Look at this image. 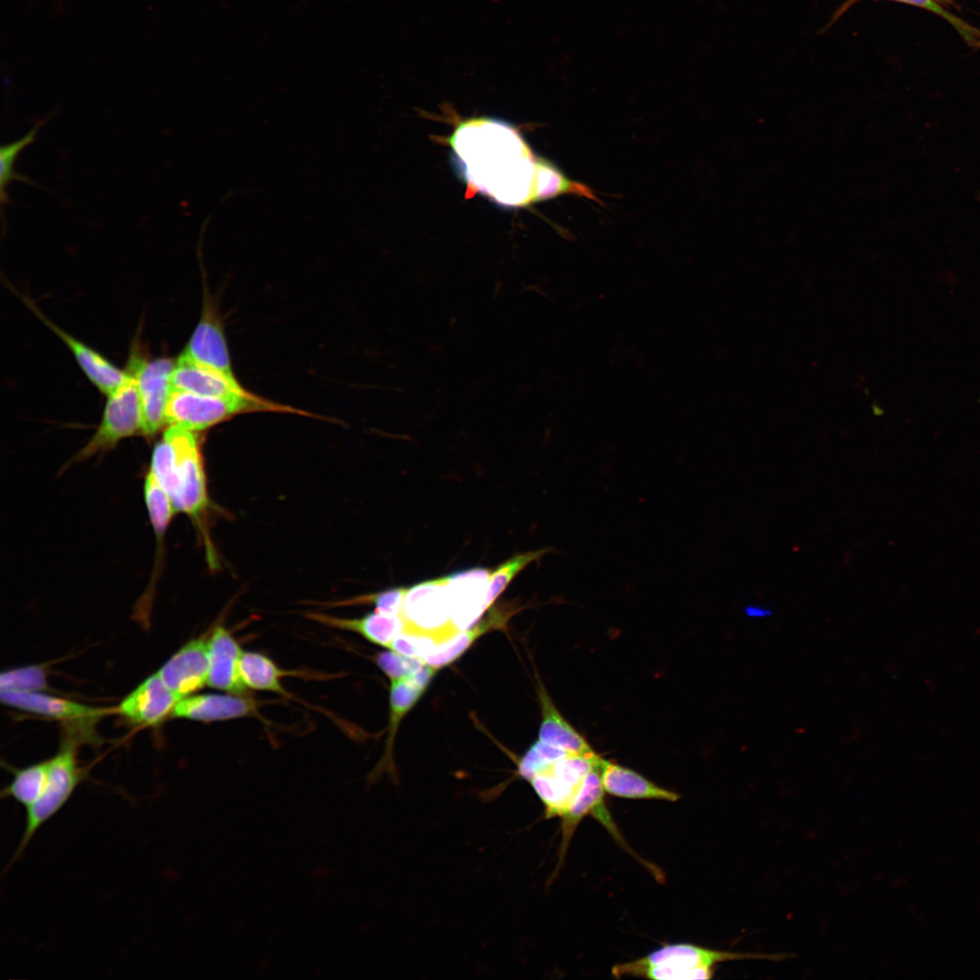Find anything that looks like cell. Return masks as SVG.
I'll list each match as a JSON object with an SVG mask.
<instances>
[{"label": "cell", "mask_w": 980, "mask_h": 980, "mask_svg": "<svg viewBox=\"0 0 980 980\" xmlns=\"http://www.w3.org/2000/svg\"><path fill=\"white\" fill-rule=\"evenodd\" d=\"M438 644L439 642L433 636L402 632L390 642L387 648L421 660L433 652Z\"/></svg>", "instance_id": "obj_32"}, {"label": "cell", "mask_w": 980, "mask_h": 980, "mask_svg": "<svg viewBox=\"0 0 980 980\" xmlns=\"http://www.w3.org/2000/svg\"><path fill=\"white\" fill-rule=\"evenodd\" d=\"M553 548L545 547L534 551L515 554L509 558L490 573L488 591L486 595L487 610L493 605L497 597L504 592L513 579L527 565L542 558Z\"/></svg>", "instance_id": "obj_26"}, {"label": "cell", "mask_w": 980, "mask_h": 980, "mask_svg": "<svg viewBox=\"0 0 980 980\" xmlns=\"http://www.w3.org/2000/svg\"><path fill=\"white\" fill-rule=\"evenodd\" d=\"M196 432L169 426L155 445L150 471L176 513L199 520L210 506L203 460Z\"/></svg>", "instance_id": "obj_2"}, {"label": "cell", "mask_w": 980, "mask_h": 980, "mask_svg": "<svg viewBox=\"0 0 980 980\" xmlns=\"http://www.w3.org/2000/svg\"><path fill=\"white\" fill-rule=\"evenodd\" d=\"M399 616L404 622L403 632L430 635L439 643L457 633L451 620L447 577L407 588Z\"/></svg>", "instance_id": "obj_6"}, {"label": "cell", "mask_w": 980, "mask_h": 980, "mask_svg": "<svg viewBox=\"0 0 980 980\" xmlns=\"http://www.w3.org/2000/svg\"><path fill=\"white\" fill-rule=\"evenodd\" d=\"M447 140L458 171L471 191L510 207L539 201V172L544 159L533 154L510 124L472 119L462 122Z\"/></svg>", "instance_id": "obj_1"}, {"label": "cell", "mask_w": 980, "mask_h": 980, "mask_svg": "<svg viewBox=\"0 0 980 980\" xmlns=\"http://www.w3.org/2000/svg\"><path fill=\"white\" fill-rule=\"evenodd\" d=\"M897 1L915 5L926 8L927 10H930V11L941 15L945 19H946L962 34L966 36V38H969V37L975 38V36H974V34H973L975 31L970 26H968L966 24H965L959 18L954 16L953 15H951L950 13L946 11L935 0H897Z\"/></svg>", "instance_id": "obj_34"}, {"label": "cell", "mask_w": 980, "mask_h": 980, "mask_svg": "<svg viewBox=\"0 0 980 980\" xmlns=\"http://www.w3.org/2000/svg\"><path fill=\"white\" fill-rule=\"evenodd\" d=\"M426 691L408 676L391 680L390 721L387 749H390L397 726L402 718L415 706Z\"/></svg>", "instance_id": "obj_28"}, {"label": "cell", "mask_w": 980, "mask_h": 980, "mask_svg": "<svg viewBox=\"0 0 980 980\" xmlns=\"http://www.w3.org/2000/svg\"><path fill=\"white\" fill-rule=\"evenodd\" d=\"M978 198H979V201H980V194L978 195Z\"/></svg>", "instance_id": "obj_36"}, {"label": "cell", "mask_w": 980, "mask_h": 980, "mask_svg": "<svg viewBox=\"0 0 980 980\" xmlns=\"http://www.w3.org/2000/svg\"><path fill=\"white\" fill-rule=\"evenodd\" d=\"M376 662L390 680L412 675L425 664L419 658L405 656L392 650L377 654Z\"/></svg>", "instance_id": "obj_33"}, {"label": "cell", "mask_w": 980, "mask_h": 980, "mask_svg": "<svg viewBox=\"0 0 980 980\" xmlns=\"http://www.w3.org/2000/svg\"><path fill=\"white\" fill-rule=\"evenodd\" d=\"M180 700L156 672L127 695L117 710L136 724L154 725L172 714Z\"/></svg>", "instance_id": "obj_14"}, {"label": "cell", "mask_w": 980, "mask_h": 980, "mask_svg": "<svg viewBox=\"0 0 980 980\" xmlns=\"http://www.w3.org/2000/svg\"><path fill=\"white\" fill-rule=\"evenodd\" d=\"M172 389L211 397L247 396L251 394L236 379L200 365L181 354L171 377Z\"/></svg>", "instance_id": "obj_18"}, {"label": "cell", "mask_w": 980, "mask_h": 980, "mask_svg": "<svg viewBox=\"0 0 980 980\" xmlns=\"http://www.w3.org/2000/svg\"><path fill=\"white\" fill-rule=\"evenodd\" d=\"M789 955L730 952L709 949L691 944L664 946L639 959L612 969L615 977L638 976L656 980L710 979L714 966L737 960L779 961Z\"/></svg>", "instance_id": "obj_3"}, {"label": "cell", "mask_w": 980, "mask_h": 980, "mask_svg": "<svg viewBox=\"0 0 980 980\" xmlns=\"http://www.w3.org/2000/svg\"><path fill=\"white\" fill-rule=\"evenodd\" d=\"M240 672L247 688L286 693L281 680L287 672L266 655L243 651L240 659Z\"/></svg>", "instance_id": "obj_24"}, {"label": "cell", "mask_w": 980, "mask_h": 980, "mask_svg": "<svg viewBox=\"0 0 980 980\" xmlns=\"http://www.w3.org/2000/svg\"><path fill=\"white\" fill-rule=\"evenodd\" d=\"M490 573L488 569L474 567L446 575L451 620L458 632L474 626L487 610Z\"/></svg>", "instance_id": "obj_12"}, {"label": "cell", "mask_w": 980, "mask_h": 980, "mask_svg": "<svg viewBox=\"0 0 980 980\" xmlns=\"http://www.w3.org/2000/svg\"><path fill=\"white\" fill-rule=\"evenodd\" d=\"M175 361L169 358L147 359L137 353L130 357L126 370L136 381L142 410V434L145 436H154L166 425L165 411Z\"/></svg>", "instance_id": "obj_8"}, {"label": "cell", "mask_w": 980, "mask_h": 980, "mask_svg": "<svg viewBox=\"0 0 980 980\" xmlns=\"http://www.w3.org/2000/svg\"><path fill=\"white\" fill-rule=\"evenodd\" d=\"M601 757L596 752L570 753L529 780L544 807L545 818H561Z\"/></svg>", "instance_id": "obj_9"}, {"label": "cell", "mask_w": 980, "mask_h": 980, "mask_svg": "<svg viewBox=\"0 0 980 980\" xmlns=\"http://www.w3.org/2000/svg\"><path fill=\"white\" fill-rule=\"evenodd\" d=\"M407 590L406 587L391 588L379 593L351 598L337 604L350 605L368 603L374 604L376 611L378 612L399 616Z\"/></svg>", "instance_id": "obj_31"}, {"label": "cell", "mask_w": 980, "mask_h": 980, "mask_svg": "<svg viewBox=\"0 0 980 980\" xmlns=\"http://www.w3.org/2000/svg\"><path fill=\"white\" fill-rule=\"evenodd\" d=\"M277 411L307 415L254 394L233 397H211L172 389L166 406V425L180 426L193 432L202 431L235 415Z\"/></svg>", "instance_id": "obj_4"}, {"label": "cell", "mask_w": 980, "mask_h": 980, "mask_svg": "<svg viewBox=\"0 0 980 980\" xmlns=\"http://www.w3.org/2000/svg\"><path fill=\"white\" fill-rule=\"evenodd\" d=\"M46 688L45 671L38 665L13 669L0 675V689L2 691H40Z\"/></svg>", "instance_id": "obj_30"}, {"label": "cell", "mask_w": 980, "mask_h": 980, "mask_svg": "<svg viewBox=\"0 0 980 980\" xmlns=\"http://www.w3.org/2000/svg\"><path fill=\"white\" fill-rule=\"evenodd\" d=\"M209 638L202 635L184 644L158 671L164 684L180 699L207 685Z\"/></svg>", "instance_id": "obj_11"}, {"label": "cell", "mask_w": 980, "mask_h": 980, "mask_svg": "<svg viewBox=\"0 0 980 980\" xmlns=\"http://www.w3.org/2000/svg\"><path fill=\"white\" fill-rule=\"evenodd\" d=\"M508 617V611L496 609L490 612L487 617L481 620L479 623L458 632L448 640L440 642L433 652L421 659L422 662L436 670L451 664L462 656L481 635L488 631L502 628Z\"/></svg>", "instance_id": "obj_23"}, {"label": "cell", "mask_w": 980, "mask_h": 980, "mask_svg": "<svg viewBox=\"0 0 980 980\" xmlns=\"http://www.w3.org/2000/svg\"><path fill=\"white\" fill-rule=\"evenodd\" d=\"M33 310L64 341L89 380L103 394L109 396L127 379L128 374L114 366L103 356L51 322L38 309Z\"/></svg>", "instance_id": "obj_19"}, {"label": "cell", "mask_w": 980, "mask_h": 980, "mask_svg": "<svg viewBox=\"0 0 980 980\" xmlns=\"http://www.w3.org/2000/svg\"><path fill=\"white\" fill-rule=\"evenodd\" d=\"M743 612L750 619H763L772 615L770 608L760 604H747L743 608Z\"/></svg>", "instance_id": "obj_35"}, {"label": "cell", "mask_w": 980, "mask_h": 980, "mask_svg": "<svg viewBox=\"0 0 980 980\" xmlns=\"http://www.w3.org/2000/svg\"><path fill=\"white\" fill-rule=\"evenodd\" d=\"M601 759L586 776L581 789L561 817L562 843L560 847V865L564 858L570 840L580 821L587 815H592L611 833V835L628 852L633 854L619 832L604 802V789L601 775Z\"/></svg>", "instance_id": "obj_10"}, {"label": "cell", "mask_w": 980, "mask_h": 980, "mask_svg": "<svg viewBox=\"0 0 980 980\" xmlns=\"http://www.w3.org/2000/svg\"><path fill=\"white\" fill-rule=\"evenodd\" d=\"M49 760L15 770L12 781L1 793V797L12 798L25 809L42 796L48 777Z\"/></svg>", "instance_id": "obj_25"}, {"label": "cell", "mask_w": 980, "mask_h": 980, "mask_svg": "<svg viewBox=\"0 0 980 980\" xmlns=\"http://www.w3.org/2000/svg\"><path fill=\"white\" fill-rule=\"evenodd\" d=\"M257 707L256 701L249 697L204 693L181 699L171 715L191 720L217 721L251 716Z\"/></svg>", "instance_id": "obj_17"}, {"label": "cell", "mask_w": 980, "mask_h": 980, "mask_svg": "<svg viewBox=\"0 0 980 980\" xmlns=\"http://www.w3.org/2000/svg\"><path fill=\"white\" fill-rule=\"evenodd\" d=\"M181 354L200 365L235 377L222 326L211 307H205Z\"/></svg>", "instance_id": "obj_16"}, {"label": "cell", "mask_w": 980, "mask_h": 980, "mask_svg": "<svg viewBox=\"0 0 980 980\" xmlns=\"http://www.w3.org/2000/svg\"><path fill=\"white\" fill-rule=\"evenodd\" d=\"M308 616L329 627L357 632L368 642L387 648L390 642L404 631V622L400 616L387 615L377 611L352 619L323 613H310Z\"/></svg>", "instance_id": "obj_22"}, {"label": "cell", "mask_w": 980, "mask_h": 980, "mask_svg": "<svg viewBox=\"0 0 980 980\" xmlns=\"http://www.w3.org/2000/svg\"><path fill=\"white\" fill-rule=\"evenodd\" d=\"M242 652L232 634L225 627L217 626L209 637L207 685L231 694L246 693L240 672Z\"/></svg>", "instance_id": "obj_15"}, {"label": "cell", "mask_w": 980, "mask_h": 980, "mask_svg": "<svg viewBox=\"0 0 980 980\" xmlns=\"http://www.w3.org/2000/svg\"><path fill=\"white\" fill-rule=\"evenodd\" d=\"M570 754L562 749L554 747L541 740H536L518 762V775L530 780L532 778L548 770L554 762Z\"/></svg>", "instance_id": "obj_29"}, {"label": "cell", "mask_w": 980, "mask_h": 980, "mask_svg": "<svg viewBox=\"0 0 980 980\" xmlns=\"http://www.w3.org/2000/svg\"><path fill=\"white\" fill-rule=\"evenodd\" d=\"M41 125L42 123L35 124L23 137L13 142L3 144L0 149V196L2 205L9 203L7 187L11 182L18 181L36 185L28 177L15 172V163L19 152L34 142Z\"/></svg>", "instance_id": "obj_27"}, {"label": "cell", "mask_w": 980, "mask_h": 980, "mask_svg": "<svg viewBox=\"0 0 980 980\" xmlns=\"http://www.w3.org/2000/svg\"><path fill=\"white\" fill-rule=\"evenodd\" d=\"M0 697L9 707L58 720L90 724L103 714L102 709L40 691L1 690Z\"/></svg>", "instance_id": "obj_13"}, {"label": "cell", "mask_w": 980, "mask_h": 980, "mask_svg": "<svg viewBox=\"0 0 980 980\" xmlns=\"http://www.w3.org/2000/svg\"><path fill=\"white\" fill-rule=\"evenodd\" d=\"M83 776V771L77 765L74 745L65 743L59 752L49 760L47 782L42 796L26 808L24 829L9 866L23 855L38 829L65 805L82 781Z\"/></svg>", "instance_id": "obj_5"}, {"label": "cell", "mask_w": 980, "mask_h": 980, "mask_svg": "<svg viewBox=\"0 0 980 980\" xmlns=\"http://www.w3.org/2000/svg\"><path fill=\"white\" fill-rule=\"evenodd\" d=\"M126 381L108 396L100 425L73 458L80 462L113 448L121 440L142 433V410L136 381L126 370Z\"/></svg>", "instance_id": "obj_7"}, {"label": "cell", "mask_w": 980, "mask_h": 980, "mask_svg": "<svg viewBox=\"0 0 980 980\" xmlns=\"http://www.w3.org/2000/svg\"><path fill=\"white\" fill-rule=\"evenodd\" d=\"M537 694L542 711L538 740L573 754L594 753L587 740L557 710L541 681Z\"/></svg>", "instance_id": "obj_21"}, {"label": "cell", "mask_w": 980, "mask_h": 980, "mask_svg": "<svg viewBox=\"0 0 980 980\" xmlns=\"http://www.w3.org/2000/svg\"><path fill=\"white\" fill-rule=\"evenodd\" d=\"M601 775L605 792L612 796L671 802L680 798L677 793L657 786L636 771L603 758L601 760Z\"/></svg>", "instance_id": "obj_20"}]
</instances>
